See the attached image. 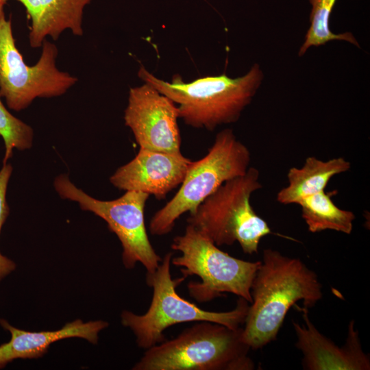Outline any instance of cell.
I'll return each mask as SVG.
<instances>
[{
    "label": "cell",
    "mask_w": 370,
    "mask_h": 370,
    "mask_svg": "<svg viewBox=\"0 0 370 370\" xmlns=\"http://www.w3.org/2000/svg\"><path fill=\"white\" fill-rule=\"evenodd\" d=\"M173 252L162 258L156 269L146 273V283L153 290L151 304L145 314L124 310L122 324L129 328L140 348L147 349L165 341L164 332L169 327L186 322L210 321L236 329L244 324L249 302L239 297L234 309L213 312L201 309L182 297L176 288L186 278L173 279L171 274Z\"/></svg>",
    "instance_id": "277c9868"
},
{
    "label": "cell",
    "mask_w": 370,
    "mask_h": 370,
    "mask_svg": "<svg viewBox=\"0 0 370 370\" xmlns=\"http://www.w3.org/2000/svg\"><path fill=\"white\" fill-rule=\"evenodd\" d=\"M175 338L146 349L133 370H251L243 328L198 321Z\"/></svg>",
    "instance_id": "3957f363"
},
{
    "label": "cell",
    "mask_w": 370,
    "mask_h": 370,
    "mask_svg": "<svg viewBox=\"0 0 370 370\" xmlns=\"http://www.w3.org/2000/svg\"><path fill=\"white\" fill-rule=\"evenodd\" d=\"M12 172V165L8 162L3 163L0 169V233L10 213V208L6 201V192ZM15 268V263L0 252V280L13 271Z\"/></svg>",
    "instance_id": "d6986e66"
},
{
    "label": "cell",
    "mask_w": 370,
    "mask_h": 370,
    "mask_svg": "<svg viewBox=\"0 0 370 370\" xmlns=\"http://www.w3.org/2000/svg\"><path fill=\"white\" fill-rule=\"evenodd\" d=\"M251 295L243 340L254 350L276 339L288 310L298 301L310 308L323 297L322 285L314 271L299 258L272 249L262 252Z\"/></svg>",
    "instance_id": "6da1fadb"
},
{
    "label": "cell",
    "mask_w": 370,
    "mask_h": 370,
    "mask_svg": "<svg viewBox=\"0 0 370 370\" xmlns=\"http://www.w3.org/2000/svg\"><path fill=\"white\" fill-rule=\"evenodd\" d=\"M312 6L310 26L299 51L303 56L311 47H319L334 40L349 42L357 47L359 45L350 32L334 34L330 29V18L336 0H309Z\"/></svg>",
    "instance_id": "e0dca14e"
},
{
    "label": "cell",
    "mask_w": 370,
    "mask_h": 370,
    "mask_svg": "<svg viewBox=\"0 0 370 370\" xmlns=\"http://www.w3.org/2000/svg\"><path fill=\"white\" fill-rule=\"evenodd\" d=\"M262 187L258 169L249 167L244 175L225 182L201 202L190 213L188 224L218 247L238 242L245 254H257L262 238L271 234L250 204L252 193Z\"/></svg>",
    "instance_id": "5b68a950"
},
{
    "label": "cell",
    "mask_w": 370,
    "mask_h": 370,
    "mask_svg": "<svg viewBox=\"0 0 370 370\" xmlns=\"http://www.w3.org/2000/svg\"><path fill=\"white\" fill-rule=\"evenodd\" d=\"M38 62L28 66L16 46L11 20H0V97L14 111L27 108L36 98L64 94L77 79L56 66V45L46 40Z\"/></svg>",
    "instance_id": "ba28073f"
},
{
    "label": "cell",
    "mask_w": 370,
    "mask_h": 370,
    "mask_svg": "<svg viewBox=\"0 0 370 370\" xmlns=\"http://www.w3.org/2000/svg\"><path fill=\"white\" fill-rule=\"evenodd\" d=\"M138 76L169 98L186 125L213 131L239 119L260 88L264 74L256 63L246 74L235 78L222 74L184 82L180 75L175 74L171 82H166L143 65Z\"/></svg>",
    "instance_id": "7a4b0ae2"
},
{
    "label": "cell",
    "mask_w": 370,
    "mask_h": 370,
    "mask_svg": "<svg viewBox=\"0 0 370 370\" xmlns=\"http://www.w3.org/2000/svg\"><path fill=\"white\" fill-rule=\"evenodd\" d=\"M191 162L182 153L139 149L130 162L117 169L110 181L119 189L140 191L162 199L182 184Z\"/></svg>",
    "instance_id": "8fae6325"
},
{
    "label": "cell",
    "mask_w": 370,
    "mask_h": 370,
    "mask_svg": "<svg viewBox=\"0 0 370 370\" xmlns=\"http://www.w3.org/2000/svg\"><path fill=\"white\" fill-rule=\"evenodd\" d=\"M298 307V306H297ZM304 324L293 321L295 346L303 354L302 365L307 370H369L370 358L362 349L354 322L351 321L345 345L339 347L322 334L311 322L308 308H299Z\"/></svg>",
    "instance_id": "7c38bea8"
},
{
    "label": "cell",
    "mask_w": 370,
    "mask_h": 370,
    "mask_svg": "<svg viewBox=\"0 0 370 370\" xmlns=\"http://www.w3.org/2000/svg\"><path fill=\"white\" fill-rule=\"evenodd\" d=\"M1 325L11 334L10 340L0 345V369L18 358H36L43 356L53 343L67 338L78 337L97 344L99 333L108 326L101 320L83 322L76 319L54 331L29 332L0 319Z\"/></svg>",
    "instance_id": "4fadbf2b"
},
{
    "label": "cell",
    "mask_w": 370,
    "mask_h": 370,
    "mask_svg": "<svg viewBox=\"0 0 370 370\" xmlns=\"http://www.w3.org/2000/svg\"><path fill=\"white\" fill-rule=\"evenodd\" d=\"M176 105L149 84L130 89L124 121L140 149L181 153Z\"/></svg>",
    "instance_id": "30bf717a"
},
{
    "label": "cell",
    "mask_w": 370,
    "mask_h": 370,
    "mask_svg": "<svg viewBox=\"0 0 370 370\" xmlns=\"http://www.w3.org/2000/svg\"><path fill=\"white\" fill-rule=\"evenodd\" d=\"M298 205L309 232L316 233L328 230L352 233L354 214L338 208L325 191L304 198Z\"/></svg>",
    "instance_id": "2e32d148"
},
{
    "label": "cell",
    "mask_w": 370,
    "mask_h": 370,
    "mask_svg": "<svg viewBox=\"0 0 370 370\" xmlns=\"http://www.w3.org/2000/svg\"><path fill=\"white\" fill-rule=\"evenodd\" d=\"M351 163L343 157L323 161L314 156L306 158L304 165L292 167L287 173L288 185L277 194L282 204H298L302 199L325 190L334 175L350 169Z\"/></svg>",
    "instance_id": "9a60e30c"
},
{
    "label": "cell",
    "mask_w": 370,
    "mask_h": 370,
    "mask_svg": "<svg viewBox=\"0 0 370 370\" xmlns=\"http://www.w3.org/2000/svg\"><path fill=\"white\" fill-rule=\"evenodd\" d=\"M0 97V137L5 146L3 163L8 162L13 150H25L32 147V128L12 115L3 105Z\"/></svg>",
    "instance_id": "ac0fdd59"
},
{
    "label": "cell",
    "mask_w": 370,
    "mask_h": 370,
    "mask_svg": "<svg viewBox=\"0 0 370 370\" xmlns=\"http://www.w3.org/2000/svg\"><path fill=\"white\" fill-rule=\"evenodd\" d=\"M7 1V0H0V20L3 16H5L3 9Z\"/></svg>",
    "instance_id": "ffe728a7"
},
{
    "label": "cell",
    "mask_w": 370,
    "mask_h": 370,
    "mask_svg": "<svg viewBox=\"0 0 370 370\" xmlns=\"http://www.w3.org/2000/svg\"><path fill=\"white\" fill-rule=\"evenodd\" d=\"M171 247L181 253L172 256L171 264L180 267L186 278L197 275L201 280L187 285L189 295L197 301L209 302L225 293L252 301L251 286L260 260L249 262L229 255L189 224L183 234L173 238Z\"/></svg>",
    "instance_id": "8992f818"
},
{
    "label": "cell",
    "mask_w": 370,
    "mask_h": 370,
    "mask_svg": "<svg viewBox=\"0 0 370 370\" xmlns=\"http://www.w3.org/2000/svg\"><path fill=\"white\" fill-rule=\"evenodd\" d=\"M16 1L24 6L31 22L29 45L38 48L47 36L56 40L66 29L75 36H82L84 10L93 0Z\"/></svg>",
    "instance_id": "5bb4252c"
},
{
    "label": "cell",
    "mask_w": 370,
    "mask_h": 370,
    "mask_svg": "<svg viewBox=\"0 0 370 370\" xmlns=\"http://www.w3.org/2000/svg\"><path fill=\"white\" fill-rule=\"evenodd\" d=\"M53 185L62 198L77 202L81 209L93 212L107 223L108 229L121 243L122 260L126 269H132L139 262L145 268L146 273L156 269L162 258L150 243L144 217L149 195L127 190L116 199L99 200L78 188L63 174L56 178Z\"/></svg>",
    "instance_id": "9c48e42d"
},
{
    "label": "cell",
    "mask_w": 370,
    "mask_h": 370,
    "mask_svg": "<svg viewBox=\"0 0 370 370\" xmlns=\"http://www.w3.org/2000/svg\"><path fill=\"white\" fill-rule=\"evenodd\" d=\"M251 154L231 129L219 132L207 154L190 164L174 197L151 217L149 229L153 236L171 232L176 221L198 206L225 182L244 175Z\"/></svg>",
    "instance_id": "52a82bcc"
}]
</instances>
